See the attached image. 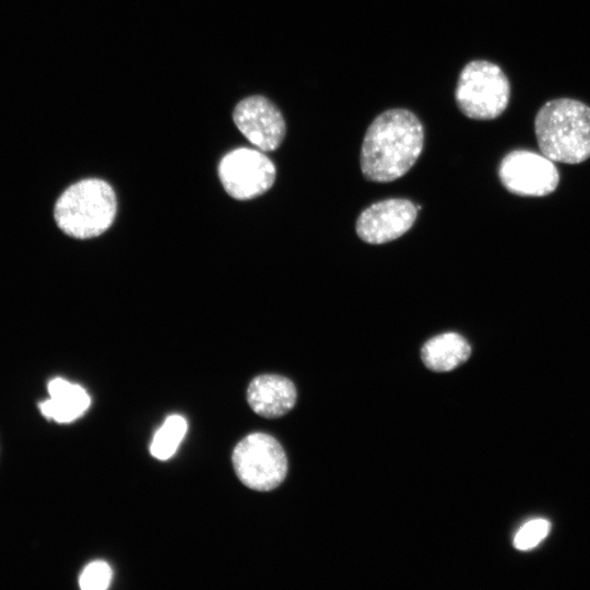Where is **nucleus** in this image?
Segmentation results:
<instances>
[{"instance_id": "obj_1", "label": "nucleus", "mask_w": 590, "mask_h": 590, "mask_svg": "<svg viewBox=\"0 0 590 590\" xmlns=\"http://www.w3.org/2000/svg\"><path fill=\"white\" fill-rule=\"evenodd\" d=\"M424 146V127L406 108L379 114L368 126L361 148V170L367 180L389 182L405 175Z\"/></svg>"}, {"instance_id": "obj_2", "label": "nucleus", "mask_w": 590, "mask_h": 590, "mask_svg": "<svg viewBox=\"0 0 590 590\" xmlns=\"http://www.w3.org/2000/svg\"><path fill=\"white\" fill-rule=\"evenodd\" d=\"M539 149L553 162L579 164L590 157V107L578 99L555 98L536 113Z\"/></svg>"}, {"instance_id": "obj_3", "label": "nucleus", "mask_w": 590, "mask_h": 590, "mask_svg": "<svg viewBox=\"0 0 590 590\" xmlns=\"http://www.w3.org/2000/svg\"><path fill=\"white\" fill-rule=\"evenodd\" d=\"M117 199L110 185L98 178L82 179L58 198L54 216L58 227L78 239L97 237L116 216Z\"/></svg>"}, {"instance_id": "obj_4", "label": "nucleus", "mask_w": 590, "mask_h": 590, "mask_svg": "<svg viewBox=\"0 0 590 590\" xmlns=\"http://www.w3.org/2000/svg\"><path fill=\"white\" fill-rule=\"evenodd\" d=\"M510 82L503 69L488 60H472L461 70L455 101L459 110L474 120L499 117L510 101Z\"/></svg>"}, {"instance_id": "obj_5", "label": "nucleus", "mask_w": 590, "mask_h": 590, "mask_svg": "<svg viewBox=\"0 0 590 590\" xmlns=\"http://www.w3.org/2000/svg\"><path fill=\"white\" fill-rule=\"evenodd\" d=\"M232 462L239 481L259 492L274 489L287 473L284 449L264 433H252L243 438L234 448Z\"/></svg>"}, {"instance_id": "obj_6", "label": "nucleus", "mask_w": 590, "mask_h": 590, "mask_svg": "<svg viewBox=\"0 0 590 590\" xmlns=\"http://www.w3.org/2000/svg\"><path fill=\"white\" fill-rule=\"evenodd\" d=\"M217 174L223 188L232 198L249 200L272 187L276 170L264 152L238 148L222 157Z\"/></svg>"}, {"instance_id": "obj_7", "label": "nucleus", "mask_w": 590, "mask_h": 590, "mask_svg": "<svg viewBox=\"0 0 590 590\" xmlns=\"http://www.w3.org/2000/svg\"><path fill=\"white\" fill-rule=\"evenodd\" d=\"M498 176L509 192L524 197L547 196L559 182L553 161L529 150L509 152L499 164Z\"/></svg>"}, {"instance_id": "obj_8", "label": "nucleus", "mask_w": 590, "mask_h": 590, "mask_svg": "<svg viewBox=\"0 0 590 590\" xmlns=\"http://www.w3.org/2000/svg\"><path fill=\"white\" fill-rule=\"evenodd\" d=\"M233 120L245 138L262 152L276 150L286 133L281 110L262 95L248 96L238 102Z\"/></svg>"}, {"instance_id": "obj_9", "label": "nucleus", "mask_w": 590, "mask_h": 590, "mask_svg": "<svg viewBox=\"0 0 590 590\" xmlns=\"http://www.w3.org/2000/svg\"><path fill=\"white\" fill-rule=\"evenodd\" d=\"M420 209L406 199L378 201L359 214L356 233L363 241L373 245L394 240L412 227Z\"/></svg>"}, {"instance_id": "obj_10", "label": "nucleus", "mask_w": 590, "mask_h": 590, "mask_svg": "<svg viewBox=\"0 0 590 590\" xmlns=\"http://www.w3.org/2000/svg\"><path fill=\"white\" fill-rule=\"evenodd\" d=\"M294 384L280 375L255 377L247 389V402L251 410L267 418L280 417L290 412L296 402Z\"/></svg>"}, {"instance_id": "obj_11", "label": "nucleus", "mask_w": 590, "mask_h": 590, "mask_svg": "<svg viewBox=\"0 0 590 590\" xmlns=\"http://www.w3.org/2000/svg\"><path fill=\"white\" fill-rule=\"evenodd\" d=\"M47 389L49 399L42 401L38 408L46 418L57 423L75 421L91 404V398L83 387L63 378L51 379Z\"/></svg>"}, {"instance_id": "obj_12", "label": "nucleus", "mask_w": 590, "mask_h": 590, "mask_svg": "<svg viewBox=\"0 0 590 590\" xmlns=\"http://www.w3.org/2000/svg\"><path fill=\"white\" fill-rule=\"evenodd\" d=\"M471 355V345L459 333L446 332L433 337L421 349L424 365L434 371H450Z\"/></svg>"}, {"instance_id": "obj_13", "label": "nucleus", "mask_w": 590, "mask_h": 590, "mask_svg": "<svg viewBox=\"0 0 590 590\" xmlns=\"http://www.w3.org/2000/svg\"><path fill=\"white\" fill-rule=\"evenodd\" d=\"M186 432V420L177 414L169 415L153 437L151 455L158 460L169 459L176 452Z\"/></svg>"}, {"instance_id": "obj_14", "label": "nucleus", "mask_w": 590, "mask_h": 590, "mask_svg": "<svg viewBox=\"0 0 590 590\" xmlns=\"http://www.w3.org/2000/svg\"><path fill=\"white\" fill-rule=\"evenodd\" d=\"M546 519H533L520 528L514 539V546L520 551L535 547L550 532Z\"/></svg>"}, {"instance_id": "obj_15", "label": "nucleus", "mask_w": 590, "mask_h": 590, "mask_svg": "<svg viewBox=\"0 0 590 590\" xmlns=\"http://www.w3.org/2000/svg\"><path fill=\"white\" fill-rule=\"evenodd\" d=\"M111 568L103 560L90 563L79 578L80 588L83 590H105L111 580Z\"/></svg>"}]
</instances>
